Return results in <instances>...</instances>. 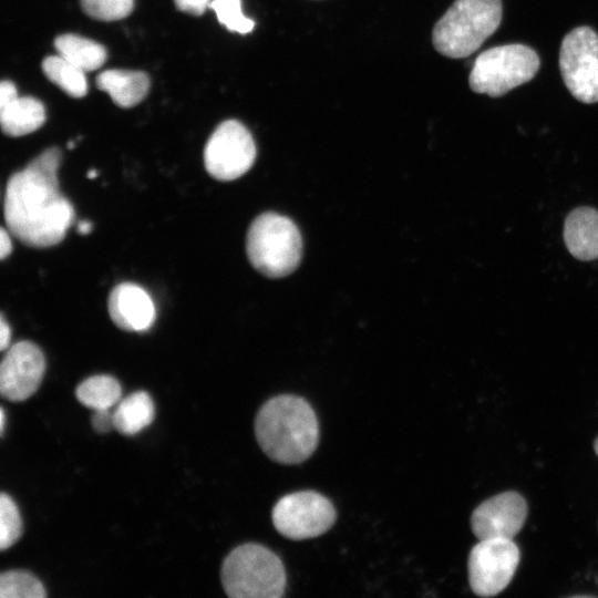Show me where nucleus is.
<instances>
[{
	"mask_svg": "<svg viewBox=\"0 0 598 598\" xmlns=\"http://www.w3.org/2000/svg\"><path fill=\"white\" fill-rule=\"evenodd\" d=\"M255 434L269 458L281 464H298L306 461L318 445V420L305 399L281 394L260 408Z\"/></svg>",
	"mask_w": 598,
	"mask_h": 598,
	"instance_id": "nucleus-2",
	"label": "nucleus"
},
{
	"mask_svg": "<svg viewBox=\"0 0 598 598\" xmlns=\"http://www.w3.org/2000/svg\"><path fill=\"white\" fill-rule=\"evenodd\" d=\"M96 176H97V172L94 171V169H92V171H90V172L87 173V177H89V178H94V177H96Z\"/></svg>",
	"mask_w": 598,
	"mask_h": 598,
	"instance_id": "nucleus-32",
	"label": "nucleus"
},
{
	"mask_svg": "<svg viewBox=\"0 0 598 598\" xmlns=\"http://www.w3.org/2000/svg\"><path fill=\"white\" fill-rule=\"evenodd\" d=\"M519 558L513 539H480L468 556V582L473 592L481 597L499 594L512 580Z\"/></svg>",
	"mask_w": 598,
	"mask_h": 598,
	"instance_id": "nucleus-10",
	"label": "nucleus"
},
{
	"mask_svg": "<svg viewBox=\"0 0 598 598\" xmlns=\"http://www.w3.org/2000/svg\"><path fill=\"white\" fill-rule=\"evenodd\" d=\"M540 65L537 52L525 44L512 43L483 51L468 76L472 91L499 97L530 81Z\"/></svg>",
	"mask_w": 598,
	"mask_h": 598,
	"instance_id": "nucleus-6",
	"label": "nucleus"
},
{
	"mask_svg": "<svg viewBox=\"0 0 598 598\" xmlns=\"http://www.w3.org/2000/svg\"><path fill=\"white\" fill-rule=\"evenodd\" d=\"M47 596L41 581L25 570H9L0 576L1 598H43Z\"/></svg>",
	"mask_w": 598,
	"mask_h": 598,
	"instance_id": "nucleus-21",
	"label": "nucleus"
},
{
	"mask_svg": "<svg viewBox=\"0 0 598 598\" xmlns=\"http://www.w3.org/2000/svg\"><path fill=\"white\" fill-rule=\"evenodd\" d=\"M559 69L568 91L579 102H598V34L581 25L567 33L560 45Z\"/></svg>",
	"mask_w": 598,
	"mask_h": 598,
	"instance_id": "nucleus-7",
	"label": "nucleus"
},
{
	"mask_svg": "<svg viewBox=\"0 0 598 598\" xmlns=\"http://www.w3.org/2000/svg\"><path fill=\"white\" fill-rule=\"evenodd\" d=\"M45 122L44 105L33 96H19L0 109L2 132L8 136H22L40 128Z\"/></svg>",
	"mask_w": 598,
	"mask_h": 598,
	"instance_id": "nucleus-16",
	"label": "nucleus"
},
{
	"mask_svg": "<svg viewBox=\"0 0 598 598\" xmlns=\"http://www.w3.org/2000/svg\"><path fill=\"white\" fill-rule=\"evenodd\" d=\"M61 158L59 147H49L8 179L6 225L27 246L45 248L59 244L74 220L73 206L59 189Z\"/></svg>",
	"mask_w": 598,
	"mask_h": 598,
	"instance_id": "nucleus-1",
	"label": "nucleus"
},
{
	"mask_svg": "<svg viewBox=\"0 0 598 598\" xmlns=\"http://www.w3.org/2000/svg\"><path fill=\"white\" fill-rule=\"evenodd\" d=\"M564 241L577 259L589 261L598 258V210L582 206L573 209L564 224Z\"/></svg>",
	"mask_w": 598,
	"mask_h": 598,
	"instance_id": "nucleus-14",
	"label": "nucleus"
},
{
	"mask_svg": "<svg viewBox=\"0 0 598 598\" xmlns=\"http://www.w3.org/2000/svg\"><path fill=\"white\" fill-rule=\"evenodd\" d=\"M221 582L231 598H279L286 588L281 559L255 543L234 548L224 559Z\"/></svg>",
	"mask_w": 598,
	"mask_h": 598,
	"instance_id": "nucleus-4",
	"label": "nucleus"
},
{
	"mask_svg": "<svg viewBox=\"0 0 598 598\" xmlns=\"http://www.w3.org/2000/svg\"><path fill=\"white\" fill-rule=\"evenodd\" d=\"M107 309L113 322L125 331H146L156 317L150 295L133 282H122L112 289Z\"/></svg>",
	"mask_w": 598,
	"mask_h": 598,
	"instance_id": "nucleus-13",
	"label": "nucleus"
},
{
	"mask_svg": "<svg viewBox=\"0 0 598 598\" xmlns=\"http://www.w3.org/2000/svg\"><path fill=\"white\" fill-rule=\"evenodd\" d=\"M74 147V142H69L68 143V148H73Z\"/></svg>",
	"mask_w": 598,
	"mask_h": 598,
	"instance_id": "nucleus-34",
	"label": "nucleus"
},
{
	"mask_svg": "<svg viewBox=\"0 0 598 598\" xmlns=\"http://www.w3.org/2000/svg\"><path fill=\"white\" fill-rule=\"evenodd\" d=\"M256 145L247 127L236 121L220 123L209 136L204 164L208 174L218 181H233L244 175L254 164Z\"/></svg>",
	"mask_w": 598,
	"mask_h": 598,
	"instance_id": "nucleus-9",
	"label": "nucleus"
},
{
	"mask_svg": "<svg viewBox=\"0 0 598 598\" xmlns=\"http://www.w3.org/2000/svg\"><path fill=\"white\" fill-rule=\"evenodd\" d=\"M96 85L110 94L121 107H132L148 93L150 79L145 72L132 70H106L96 76Z\"/></svg>",
	"mask_w": 598,
	"mask_h": 598,
	"instance_id": "nucleus-15",
	"label": "nucleus"
},
{
	"mask_svg": "<svg viewBox=\"0 0 598 598\" xmlns=\"http://www.w3.org/2000/svg\"><path fill=\"white\" fill-rule=\"evenodd\" d=\"M92 228H93V225L91 221L89 220H82L79 223L78 225V231L81 234V235H87L92 231Z\"/></svg>",
	"mask_w": 598,
	"mask_h": 598,
	"instance_id": "nucleus-30",
	"label": "nucleus"
},
{
	"mask_svg": "<svg viewBox=\"0 0 598 598\" xmlns=\"http://www.w3.org/2000/svg\"><path fill=\"white\" fill-rule=\"evenodd\" d=\"M75 395L80 403L94 411L109 410L120 402L122 389L115 378L97 374L82 381L75 390Z\"/></svg>",
	"mask_w": 598,
	"mask_h": 598,
	"instance_id": "nucleus-19",
	"label": "nucleus"
},
{
	"mask_svg": "<svg viewBox=\"0 0 598 598\" xmlns=\"http://www.w3.org/2000/svg\"><path fill=\"white\" fill-rule=\"evenodd\" d=\"M330 499L315 491L296 492L281 497L272 509V523L278 533L301 540L322 535L336 522Z\"/></svg>",
	"mask_w": 598,
	"mask_h": 598,
	"instance_id": "nucleus-8",
	"label": "nucleus"
},
{
	"mask_svg": "<svg viewBox=\"0 0 598 598\" xmlns=\"http://www.w3.org/2000/svg\"><path fill=\"white\" fill-rule=\"evenodd\" d=\"M54 47L60 55L85 72L101 68L106 61V50L102 44L78 34L59 35Z\"/></svg>",
	"mask_w": 598,
	"mask_h": 598,
	"instance_id": "nucleus-18",
	"label": "nucleus"
},
{
	"mask_svg": "<svg viewBox=\"0 0 598 598\" xmlns=\"http://www.w3.org/2000/svg\"><path fill=\"white\" fill-rule=\"evenodd\" d=\"M155 406L145 391H137L121 399L113 411L114 429L124 435H134L148 426L154 419Z\"/></svg>",
	"mask_w": 598,
	"mask_h": 598,
	"instance_id": "nucleus-17",
	"label": "nucleus"
},
{
	"mask_svg": "<svg viewBox=\"0 0 598 598\" xmlns=\"http://www.w3.org/2000/svg\"><path fill=\"white\" fill-rule=\"evenodd\" d=\"M44 75L68 95L82 97L87 92L85 71L63 58L49 55L42 61Z\"/></svg>",
	"mask_w": 598,
	"mask_h": 598,
	"instance_id": "nucleus-20",
	"label": "nucleus"
},
{
	"mask_svg": "<svg viewBox=\"0 0 598 598\" xmlns=\"http://www.w3.org/2000/svg\"><path fill=\"white\" fill-rule=\"evenodd\" d=\"M45 371L41 349L31 341L14 343L0 365V393L9 401H23L40 386Z\"/></svg>",
	"mask_w": 598,
	"mask_h": 598,
	"instance_id": "nucleus-11",
	"label": "nucleus"
},
{
	"mask_svg": "<svg viewBox=\"0 0 598 598\" xmlns=\"http://www.w3.org/2000/svg\"><path fill=\"white\" fill-rule=\"evenodd\" d=\"M502 0H455L432 31L434 49L451 59L474 53L499 27Z\"/></svg>",
	"mask_w": 598,
	"mask_h": 598,
	"instance_id": "nucleus-3",
	"label": "nucleus"
},
{
	"mask_svg": "<svg viewBox=\"0 0 598 598\" xmlns=\"http://www.w3.org/2000/svg\"><path fill=\"white\" fill-rule=\"evenodd\" d=\"M526 516V501L520 494L509 491L497 494L478 505L471 516V526L478 540L513 539L522 529Z\"/></svg>",
	"mask_w": 598,
	"mask_h": 598,
	"instance_id": "nucleus-12",
	"label": "nucleus"
},
{
	"mask_svg": "<svg viewBox=\"0 0 598 598\" xmlns=\"http://www.w3.org/2000/svg\"><path fill=\"white\" fill-rule=\"evenodd\" d=\"M209 8L216 12L218 21L229 31L246 34L255 27V22L244 16L240 0H213Z\"/></svg>",
	"mask_w": 598,
	"mask_h": 598,
	"instance_id": "nucleus-23",
	"label": "nucleus"
},
{
	"mask_svg": "<svg viewBox=\"0 0 598 598\" xmlns=\"http://www.w3.org/2000/svg\"><path fill=\"white\" fill-rule=\"evenodd\" d=\"M92 426L97 433H106L114 429L113 411L96 410L92 415Z\"/></svg>",
	"mask_w": 598,
	"mask_h": 598,
	"instance_id": "nucleus-25",
	"label": "nucleus"
},
{
	"mask_svg": "<svg viewBox=\"0 0 598 598\" xmlns=\"http://www.w3.org/2000/svg\"><path fill=\"white\" fill-rule=\"evenodd\" d=\"M246 250L250 264L258 271L271 278L283 277L299 265L301 236L289 218L264 213L249 227Z\"/></svg>",
	"mask_w": 598,
	"mask_h": 598,
	"instance_id": "nucleus-5",
	"label": "nucleus"
},
{
	"mask_svg": "<svg viewBox=\"0 0 598 598\" xmlns=\"http://www.w3.org/2000/svg\"><path fill=\"white\" fill-rule=\"evenodd\" d=\"M594 447H595L596 454L598 455V437H597L596 441H595Z\"/></svg>",
	"mask_w": 598,
	"mask_h": 598,
	"instance_id": "nucleus-33",
	"label": "nucleus"
},
{
	"mask_svg": "<svg viewBox=\"0 0 598 598\" xmlns=\"http://www.w3.org/2000/svg\"><path fill=\"white\" fill-rule=\"evenodd\" d=\"M18 97L19 95L16 85L9 80L2 81L0 84V109L9 105Z\"/></svg>",
	"mask_w": 598,
	"mask_h": 598,
	"instance_id": "nucleus-27",
	"label": "nucleus"
},
{
	"mask_svg": "<svg viewBox=\"0 0 598 598\" xmlns=\"http://www.w3.org/2000/svg\"><path fill=\"white\" fill-rule=\"evenodd\" d=\"M12 251V243L8 231L4 228H1L0 234V257L6 259Z\"/></svg>",
	"mask_w": 598,
	"mask_h": 598,
	"instance_id": "nucleus-29",
	"label": "nucleus"
},
{
	"mask_svg": "<svg viewBox=\"0 0 598 598\" xmlns=\"http://www.w3.org/2000/svg\"><path fill=\"white\" fill-rule=\"evenodd\" d=\"M83 11L100 21H115L127 17L134 0H80Z\"/></svg>",
	"mask_w": 598,
	"mask_h": 598,
	"instance_id": "nucleus-24",
	"label": "nucleus"
},
{
	"mask_svg": "<svg viewBox=\"0 0 598 598\" xmlns=\"http://www.w3.org/2000/svg\"><path fill=\"white\" fill-rule=\"evenodd\" d=\"M175 6L183 12L200 16L209 7V0H174Z\"/></svg>",
	"mask_w": 598,
	"mask_h": 598,
	"instance_id": "nucleus-26",
	"label": "nucleus"
},
{
	"mask_svg": "<svg viewBox=\"0 0 598 598\" xmlns=\"http://www.w3.org/2000/svg\"><path fill=\"white\" fill-rule=\"evenodd\" d=\"M0 414H1V417H0V423H1L0 431H1V434H3L4 421H6V417H4L6 415H4V410L3 409H1Z\"/></svg>",
	"mask_w": 598,
	"mask_h": 598,
	"instance_id": "nucleus-31",
	"label": "nucleus"
},
{
	"mask_svg": "<svg viewBox=\"0 0 598 598\" xmlns=\"http://www.w3.org/2000/svg\"><path fill=\"white\" fill-rule=\"evenodd\" d=\"M11 339V329L8 324L6 318L3 315H1L0 319V349L2 351L7 350L10 344Z\"/></svg>",
	"mask_w": 598,
	"mask_h": 598,
	"instance_id": "nucleus-28",
	"label": "nucleus"
},
{
	"mask_svg": "<svg viewBox=\"0 0 598 598\" xmlns=\"http://www.w3.org/2000/svg\"><path fill=\"white\" fill-rule=\"evenodd\" d=\"M22 534V519L13 499L6 493L0 496V549L11 547Z\"/></svg>",
	"mask_w": 598,
	"mask_h": 598,
	"instance_id": "nucleus-22",
	"label": "nucleus"
}]
</instances>
